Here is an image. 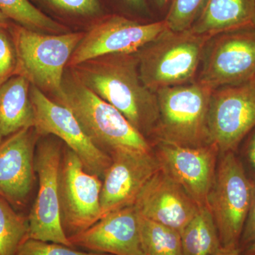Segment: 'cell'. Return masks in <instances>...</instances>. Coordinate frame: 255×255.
I'll use <instances>...</instances> for the list:
<instances>
[{"instance_id": "1", "label": "cell", "mask_w": 255, "mask_h": 255, "mask_svg": "<svg viewBox=\"0 0 255 255\" xmlns=\"http://www.w3.org/2000/svg\"><path fill=\"white\" fill-rule=\"evenodd\" d=\"M89 90L119 111L147 139L159 117L156 94L144 85L136 53L109 55L70 68Z\"/></svg>"}, {"instance_id": "2", "label": "cell", "mask_w": 255, "mask_h": 255, "mask_svg": "<svg viewBox=\"0 0 255 255\" xmlns=\"http://www.w3.org/2000/svg\"><path fill=\"white\" fill-rule=\"evenodd\" d=\"M54 96L57 103L73 112L94 144L109 155L120 149L153 150L123 114L89 90L71 70L64 74L61 90Z\"/></svg>"}, {"instance_id": "3", "label": "cell", "mask_w": 255, "mask_h": 255, "mask_svg": "<svg viewBox=\"0 0 255 255\" xmlns=\"http://www.w3.org/2000/svg\"><path fill=\"white\" fill-rule=\"evenodd\" d=\"M210 40L191 29L166 28L136 53L144 85L156 93L161 89L191 82Z\"/></svg>"}, {"instance_id": "4", "label": "cell", "mask_w": 255, "mask_h": 255, "mask_svg": "<svg viewBox=\"0 0 255 255\" xmlns=\"http://www.w3.org/2000/svg\"><path fill=\"white\" fill-rule=\"evenodd\" d=\"M213 92L195 82L156 92L159 117L152 136L156 142L188 147L211 143L209 112Z\"/></svg>"}, {"instance_id": "5", "label": "cell", "mask_w": 255, "mask_h": 255, "mask_svg": "<svg viewBox=\"0 0 255 255\" xmlns=\"http://www.w3.org/2000/svg\"><path fill=\"white\" fill-rule=\"evenodd\" d=\"M17 55L16 75H21L39 90L58 94L65 67L85 32L48 33L33 31L10 21Z\"/></svg>"}, {"instance_id": "6", "label": "cell", "mask_w": 255, "mask_h": 255, "mask_svg": "<svg viewBox=\"0 0 255 255\" xmlns=\"http://www.w3.org/2000/svg\"><path fill=\"white\" fill-rule=\"evenodd\" d=\"M222 154L208 199L222 248L239 250L251 206L253 181L235 152Z\"/></svg>"}, {"instance_id": "7", "label": "cell", "mask_w": 255, "mask_h": 255, "mask_svg": "<svg viewBox=\"0 0 255 255\" xmlns=\"http://www.w3.org/2000/svg\"><path fill=\"white\" fill-rule=\"evenodd\" d=\"M102 187V179L87 172L78 156L65 146L58 191L60 219L67 237L78 234L100 221Z\"/></svg>"}, {"instance_id": "8", "label": "cell", "mask_w": 255, "mask_h": 255, "mask_svg": "<svg viewBox=\"0 0 255 255\" xmlns=\"http://www.w3.org/2000/svg\"><path fill=\"white\" fill-rule=\"evenodd\" d=\"M166 28L164 20L142 23L122 14L107 15L87 28L68 67L105 55L136 53Z\"/></svg>"}, {"instance_id": "9", "label": "cell", "mask_w": 255, "mask_h": 255, "mask_svg": "<svg viewBox=\"0 0 255 255\" xmlns=\"http://www.w3.org/2000/svg\"><path fill=\"white\" fill-rule=\"evenodd\" d=\"M63 151L60 142L53 138L43 140L36 147L38 191L27 218L28 238L73 247L60 219L58 177Z\"/></svg>"}, {"instance_id": "10", "label": "cell", "mask_w": 255, "mask_h": 255, "mask_svg": "<svg viewBox=\"0 0 255 255\" xmlns=\"http://www.w3.org/2000/svg\"><path fill=\"white\" fill-rule=\"evenodd\" d=\"M30 99L34 114L33 128L38 136L58 137L78 156L87 172L103 178L112 157L90 140L73 112L31 85Z\"/></svg>"}, {"instance_id": "11", "label": "cell", "mask_w": 255, "mask_h": 255, "mask_svg": "<svg viewBox=\"0 0 255 255\" xmlns=\"http://www.w3.org/2000/svg\"><path fill=\"white\" fill-rule=\"evenodd\" d=\"M206 46L198 82L212 90L255 79V27L226 32Z\"/></svg>"}, {"instance_id": "12", "label": "cell", "mask_w": 255, "mask_h": 255, "mask_svg": "<svg viewBox=\"0 0 255 255\" xmlns=\"http://www.w3.org/2000/svg\"><path fill=\"white\" fill-rule=\"evenodd\" d=\"M255 127V79L221 87L211 95L209 130L211 143L220 153L235 152Z\"/></svg>"}, {"instance_id": "13", "label": "cell", "mask_w": 255, "mask_h": 255, "mask_svg": "<svg viewBox=\"0 0 255 255\" xmlns=\"http://www.w3.org/2000/svg\"><path fill=\"white\" fill-rule=\"evenodd\" d=\"M112 162L102 178V218L133 206L145 184L160 168L155 152L120 149L110 152ZM101 218V219H102Z\"/></svg>"}, {"instance_id": "14", "label": "cell", "mask_w": 255, "mask_h": 255, "mask_svg": "<svg viewBox=\"0 0 255 255\" xmlns=\"http://www.w3.org/2000/svg\"><path fill=\"white\" fill-rule=\"evenodd\" d=\"M159 165L192 198L199 207L208 206L216 179L220 151L214 143L188 147L157 142Z\"/></svg>"}, {"instance_id": "15", "label": "cell", "mask_w": 255, "mask_h": 255, "mask_svg": "<svg viewBox=\"0 0 255 255\" xmlns=\"http://www.w3.org/2000/svg\"><path fill=\"white\" fill-rule=\"evenodd\" d=\"M143 217L182 233L199 206L162 167L145 184L134 204Z\"/></svg>"}, {"instance_id": "16", "label": "cell", "mask_w": 255, "mask_h": 255, "mask_svg": "<svg viewBox=\"0 0 255 255\" xmlns=\"http://www.w3.org/2000/svg\"><path fill=\"white\" fill-rule=\"evenodd\" d=\"M68 240L74 248L92 253L145 255L140 241L139 214L134 205L107 214Z\"/></svg>"}, {"instance_id": "17", "label": "cell", "mask_w": 255, "mask_h": 255, "mask_svg": "<svg viewBox=\"0 0 255 255\" xmlns=\"http://www.w3.org/2000/svg\"><path fill=\"white\" fill-rule=\"evenodd\" d=\"M38 137L28 128L0 141V196L12 205H23L33 188Z\"/></svg>"}, {"instance_id": "18", "label": "cell", "mask_w": 255, "mask_h": 255, "mask_svg": "<svg viewBox=\"0 0 255 255\" xmlns=\"http://www.w3.org/2000/svg\"><path fill=\"white\" fill-rule=\"evenodd\" d=\"M255 0H207L190 29L209 38L254 26Z\"/></svg>"}, {"instance_id": "19", "label": "cell", "mask_w": 255, "mask_h": 255, "mask_svg": "<svg viewBox=\"0 0 255 255\" xmlns=\"http://www.w3.org/2000/svg\"><path fill=\"white\" fill-rule=\"evenodd\" d=\"M31 84L15 75L0 87V141L24 128H33Z\"/></svg>"}, {"instance_id": "20", "label": "cell", "mask_w": 255, "mask_h": 255, "mask_svg": "<svg viewBox=\"0 0 255 255\" xmlns=\"http://www.w3.org/2000/svg\"><path fill=\"white\" fill-rule=\"evenodd\" d=\"M181 236L183 255H215L222 248L209 206L199 207Z\"/></svg>"}, {"instance_id": "21", "label": "cell", "mask_w": 255, "mask_h": 255, "mask_svg": "<svg viewBox=\"0 0 255 255\" xmlns=\"http://www.w3.org/2000/svg\"><path fill=\"white\" fill-rule=\"evenodd\" d=\"M40 11L59 22V20L85 23L88 28L110 14L102 0H29ZM60 23V22H59Z\"/></svg>"}, {"instance_id": "22", "label": "cell", "mask_w": 255, "mask_h": 255, "mask_svg": "<svg viewBox=\"0 0 255 255\" xmlns=\"http://www.w3.org/2000/svg\"><path fill=\"white\" fill-rule=\"evenodd\" d=\"M139 230L145 255H183L179 231L139 214Z\"/></svg>"}, {"instance_id": "23", "label": "cell", "mask_w": 255, "mask_h": 255, "mask_svg": "<svg viewBox=\"0 0 255 255\" xmlns=\"http://www.w3.org/2000/svg\"><path fill=\"white\" fill-rule=\"evenodd\" d=\"M0 11L10 21L33 30L48 33H63L68 28L40 11L29 0H0Z\"/></svg>"}, {"instance_id": "24", "label": "cell", "mask_w": 255, "mask_h": 255, "mask_svg": "<svg viewBox=\"0 0 255 255\" xmlns=\"http://www.w3.org/2000/svg\"><path fill=\"white\" fill-rule=\"evenodd\" d=\"M27 218L18 214L11 204L0 196V255H16L28 238Z\"/></svg>"}, {"instance_id": "25", "label": "cell", "mask_w": 255, "mask_h": 255, "mask_svg": "<svg viewBox=\"0 0 255 255\" xmlns=\"http://www.w3.org/2000/svg\"><path fill=\"white\" fill-rule=\"evenodd\" d=\"M207 0H171L165 19L168 29L183 31L190 29L204 9Z\"/></svg>"}, {"instance_id": "26", "label": "cell", "mask_w": 255, "mask_h": 255, "mask_svg": "<svg viewBox=\"0 0 255 255\" xmlns=\"http://www.w3.org/2000/svg\"><path fill=\"white\" fill-rule=\"evenodd\" d=\"M9 25L0 26V87L17 73V55Z\"/></svg>"}, {"instance_id": "27", "label": "cell", "mask_w": 255, "mask_h": 255, "mask_svg": "<svg viewBox=\"0 0 255 255\" xmlns=\"http://www.w3.org/2000/svg\"><path fill=\"white\" fill-rule=\"evenodd\" d=\"M16 255H111L78 251L75 248L28 238L19 247Z\"/></svg>"}, {"instance_id": "28", "label": "cell", "mask_w": 255, "mask_h": 255, "mask_svg": "<svg viewBox=\"0 0 255 255\" xmlns=\"http://www.w3.org/2000/svg\"><path fill=\"white\" fill-rule=\"evenodd\" d=\"M255 238V182H253V191L249 212L247 217L246 224L243 229L241 242H240L239 251L243 249L247 245Z\"/></svg>"}, {"instance_id": "29", "label": "cell", "mask_w": 255, "mask_h": 255, "mask_svg": "<svg viewBox=\"0 0 255 255\" xmlns=\"http://www.w3.org/2000/svg\"><path fill=\"white\" fill-rule=\"evenodd\" d=\"M247 156H248V161H249L252 169L255 174V131L248 142Z\"/></svg>"}, {"instance_id": "30", "label": "cell", "mask_w": 255, "mask_h": 255, "mask_svg": "<svg viewBox=\"0 0 255 255\" xmlns=\"http://www.w3.org/2000/svg\"><path fill=\"white\" fill-rule=\"evenodd\" d=\"M130 9L137 12H145L147 10L145 0H122Z\"/></svg>"}, {"instance_id": "31", "label": "cell", "mask_w": 255, "mask_h": 255, "mask_svg": "<svg viewBox=\"0 0 255 255\" xmlns=\"http://www.w3.org/2000/svg\"><path fill=\"white\" fill-rule=\"evenodd\" d=\"M240 251L242 255H255V238Z\"/></svg>"}, {"instance_id": "32", "label": "cell", "mask_w": 255, "mask_h": 255, "mask_svg": "<svg viewBox=\"0 0 255 255\" xmlns=\"http://www.w3.org/2000/svg\"><path fill=\"white\" fill-rule=\"evenodd\" d=\"M215 255H242L238 249H226L221 248Z\"/></svg>"}, {"instance_id": "33", "label": "cell", "mask_w": 255, "mask_h": 255, "mask_svg": "<svg viewBox=\"0 0 255 255\" xmlns=\"http://www.w3.org/2000/svg\"><path fill=\"white\" fill-rule=\"evenodd\" d=\"M10 20L9 18L5 16L0 11V26H6V25L9 24L10 22Z\"/></svg>"}, {"instance_id": "34", "label": "cell", "mask_w": 255, "mask_h": 255, "mask_svg": "<svg viewBox=\"0 0 255 255\" xmlns=\"http://www.w3.org/2000/svg\"><path fill=\"white\" fill-rule=\"evenodd\" d=\"M154 1L159 7H163V6L168 4L171 0H154Z\"/></svg>"}, {"instance_id": "35", "label": "cell", "mask_w": 255, "mask_h": 255, "mask_svg": "<svg viewBox=\"0 0 255 255\" xmlns=\"http://www.w3.org/2000/svg\"><path fill=\"white\" fill-rule=\"evenodd\" d=\"M253 25H254V27H255V16L254 18V23H253Z\"/></svg>"}]
</instances>
